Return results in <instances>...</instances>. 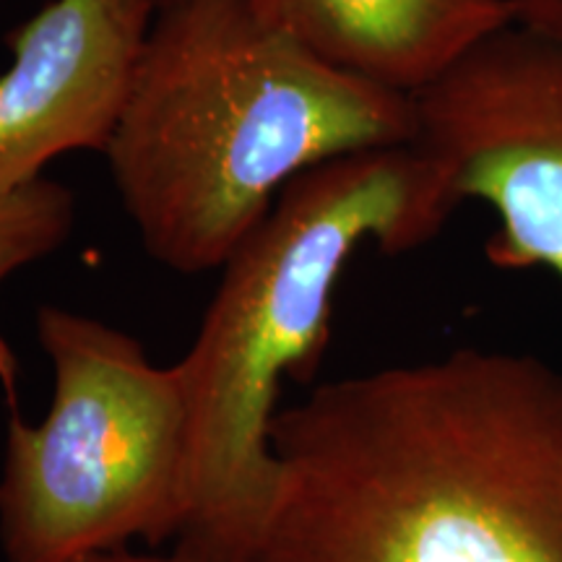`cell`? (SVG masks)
Instances as JSON below:
<instances>
[{"label": "cell", "mask_w": 562, "mask_h": 562, "mask_svg": "<svg viewBox=\"0 0 562 562\" xmlns=\"http://www.w3.org/2000/svg\"><path fill=\"white\" fill-rule=\"evenodd\" d=\"M102 3L115 13L123 24H128L131 30L146 34L151 19L157 16L159 5L165 3V0H102Z\"/></svg>", "instance_id": "10"}, {"label": "cell", "mask_w": 562, "mask_h": 562, "mask_svg": "<svg viewBox=\"0 0 562 562\" xmlns=\"http://www.w3.org/2000/svg\"><path fill=\"white\" fill-rule=\"evenodd\" d=\"M144 32L102 0H50L9 34L0 76V193L45 178L68 151H104Z\"/></svg>", "instance_id": "6"}, {"label": "cell", "mask_w": 562, "mask_h": 562, "mask_svg": "<svg viewBox=\"0 0 562 562\" xmlns=\"http://www.w3.org/2000/svg\"><path fill=\"white\" fill-rule=\"evenodd\" d=\"M76 227V195L58 180L40 178L0 193V284L68 240ZM0 385L9 412L19 409V360L0 334Z\"/></svg>", "instance_id": "8"}, {"label": "cell", "mask_w": 562, "mask_h": 562, "mask_svg": "<svg viewBox=\"0 0 562 562\" xmlns=\"http://www.w3.org/2000/svg\"><path fill=\"white\" fill-rule=\"evenodd\" d=\"M459 206L438 161L414 144L381 146L302 172L232 250L178 362L191 404V476L175 552L256 560L279 482V385L318 370L341 271L368 240L383 252L430 243Z\"/></svg>", "instance_id": "3"}, {"label": "cell", "mask_w": 562, "mask_h": 562, "mask_svg": "<svg viewBox=\"0 0 562 562\" xmlns=\"http://www.w3.org/2000/svg\"><path fill=\"white\" fill-rule=\"evenodd\" d=\"M412 100V144L497 214L490 261L562 279V37L513 21Z\"/></svg>", "instance_id": "5"}, {"label": "cell", "mask_w": 562, "mask_h": 562, "mask_svg": "<svg viewBox=\"0 0 562 562\" xmlns=\"http://www.w3.org/2000/svg\"><path fill=\"white\" fill-rule=\"evenodd\" d=\"M53 368L40 425L5 422L0 547L9 562H91L178 537L188 513L191 404L121 328L58 305L34 318Z\"/></svg>", "instance_id": "4"}, {"label": "cell", "mask_w": 562, "mask_h": 562, "mask_svg": "<svg viewBox=\"0 0 562 562\" xmlns=\"http://www.w3.org/2000/svg\"><path fill=\"white\" fill-rule=\"evenodd\" d=\"M91 562H206V560L188 558V554H180V552H172L165 558V554H138L131 550H117V552L102 554V558H97ZM250 562H256V560H250Z\"/></svg>", "instance_id": "11"}, {"label": "cell", "mask_w": 562, "mask_h": 562, "mask_svg": "<svg viewBox=\"0 0 562 562\" xmlns=\"http://www.w3.org/2000/svg\"><path fill=\"white\" fill-rule=\"evenodd\" d=\"M516 21L562 37V0H513Z\"/></svg>", "instance_id": "9"}, {"label": "cell", "mask_w": 562, "mask_h": 562, "mask_svg": "<svg viewBox=\"0 0 562 562\" xmlns=\"http://www.w3.org/2000/svg\"><path fill=\"white\" fill-rule=\"evenodd\" d=\"M414 136L412 94L315 58L256 0H165L102 154L146 252L203 273L302 172Z\"/></svg>", "instance_id": "2"}, {"label": "cell", "mask_w": 562, "mask_h": 562, "mask_svg": "<svg viewBox=\"0 0 562 562\" xmlns=\"http://www.w3.org/2000/svg\"><path fill=\"white\" fill-rule=\"evenodd\" d=\"M266 19L344 74L417 94L492 32L513 0H256Z\"/></svg>", "instance_id": "7"}, {"label": "cell", "mask_w": 562, "mask_h": 562, "mask_svg": "<svg viewBox=\"0 0 562 562\" xmlns=\"http://www.w3.org/2000/svg\"><path fill=\"white\" fill-rule=\"evenodd\" d=\"M256 562H562V372L461 349L277 412Z\"/></svg>", "instance_id": "1"}]
</instances>
